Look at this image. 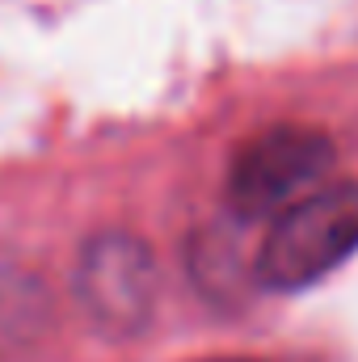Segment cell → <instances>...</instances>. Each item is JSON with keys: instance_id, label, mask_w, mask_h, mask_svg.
Instances as JSON below:
<instances>
[{"instance_id": "4", "label": "cell", "mask_w": 358, "mask_h": 362, "mask_svg": "<svg viewBox=\"0 0 358 362\" xmlns=\"http://www.w3.org/2000/svg\"><path fill=\"white\" fill-rule=\"evenodd\" d=\"M215 362H249V358H215Z\"/></svg>"}, {"instance_id": "1", "label": "cell", "mask_w": 358, "mask_h": 362, "mask_svg": "<svg viewBox=\"0 0 358 362\" xmlns=\"http://www.w3.org/2000/svg\"><path fill=\"white\" fill-rule=\"evenodd\" d=\"M358 249V181L316 185L274 215L258 253V278L274 291H304Z\"/></svg>"}, {"instance_id": "3", "label": "cell", "mask_w": 358, "mask_h": 362, "mask_svg": "<svg viewBox=\"0 0 358 362\" xmlns=\"http://www.w3.org/2000/svg\"><path fill=\"white\" fill-rule=\"evenodd\" d=\"M76 295L93 320L110 333H135L156 303V262L144 240L105 232L85 245Z\"/></svg>"}, {"instance_id": "2", "label": "cell", "mask_w": 358, "mask_h": 362, "mask_svg": "<svg viewBox=\"0 0 358 362\" xmlns=\"http://www.w3.org/2000/svg\"><path fill=\"white\" fill-rule=\"evenodd\" d=\"M337 148L316 127H270L253 135L228 169V206L241 219H266L312 194L329 177Z\"/></svg>"}]
</instances>
